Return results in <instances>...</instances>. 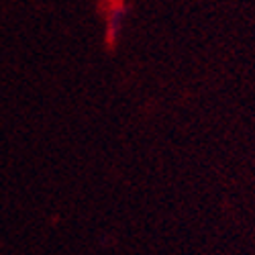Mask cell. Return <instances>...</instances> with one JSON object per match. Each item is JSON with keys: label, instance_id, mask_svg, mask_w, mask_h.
Listing matches in <instances>:
<instances>
[{"label": "cell", "instance_id": "6da1fadb", "mask_svg": "<svg viewBox=\"0 0 255 255\" xmlns=\"http://www.w3.org/2000/svg\"><path fill=\"white\" fill-rule=\"evenodd\" d=\"M104 10H106V41H109V45H113L117 37L121 35L125 18L129 14V6H127L125 0H106Z\"/></svg>", "mask_w": 255, "mask_h": 255}]
</instances>
